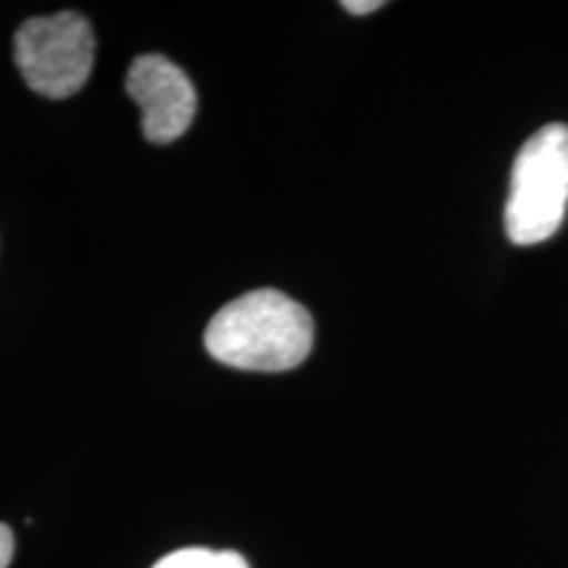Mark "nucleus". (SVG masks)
<instances>
[{
    "mask_svg": "<svg viewBox=\"0 0 568 568\" xmlns=\"http://www.w3.org/2000/svg\"><path fill=\"white\" fill-rule=\"evenodd\" d=\"M382 0H345L343 9L355 13V17H364V13H372V11H379L382 9Z\"/></svg>",
    "mask_w": 568,
    "mask_h": 568,
    "instance_id": "0eeeda50",
    "label": "nucleus"
},
{
    "mask_svg": "<svg viewBox=\"0 0 568 568\" xmlns=\"http://www.w3.org/2000/svg\"><path fill=\"white\" fill-rule=\"evenodd\" d=\"M153 568H247V560L234 550L184 548L161 558Z\"/></svg>",
    "mask_w": 568,
    "mask_h": 568,
    "instance_id": "39448f33",
    "label": "nucleus"
},
{
    "mask_svg": "<svg viewBox=\"0 0 568 568\" xmlns=\"http://www.w3.org/2000/svg\"><path fill=\"white\" fill-rule=\"evenodd\" d=\"M126 92L142 111V132L166 145L182 138L195 119L197 95L187 74L163 55H140L126 71Z\"/></svg>",
    "mask_w": 568,
    "mask_h": 568,
    "instance_id": "20e7f679",
    "label": "nucleus"
},
{
    "mask_svg": "<svg viewBox=\"0 0 568 568\" xmlns=\"http://www.w3.org/2000/svg\"><path fill=\"white\" fill-rule=\"evenodd\" d=\"M568 209V126L548 124L524 142L510 172L506 232L510 243L537 245L560 230Z\"/></svg>",
    "mask_w": 568,
    "mask_h": 568,
    "instance_id": "f03ea898",
    "label": "nucleus"
},
{
    "mask_svg": "<svg viewBox=\"0 0 568 568\" xmlns=\"http://www.w3.org/2000/svg\"><path fill=\"white\" fill-rule=\"evenodd\" d=\"M314 347V318L280 290H253L226 303L205 329V351L240 372H290Z\"/></svg>",
    "mask_w": 568,
    "mask_h": 568,
    "instance_id": "f257e3e1",
    "label": "nucleus"
},
{
    "mask_svg": "<svg viewBox=\"0 0 568 568\" xmlns=\"http://www.w3.org/2000/svg\"><path fill=\"white\" fill-rule=\"evenodd\" d=\"M13 548H17V542H13V531L6 527V524H0V568L11 566Z\"/></svg>",
    "mask_w": 568,
    "mask_h": 568,
    "instance_id": "423d86ee",
    "label": "nucleus"
},
{
    "mask_svg": "<svg viewBox=\"0 0 568 568\" xmlns=\"http://www.w3.org/2000/svg\"><path fill=\"white\" fill-rule=\"evenodd\" d=\"M13 59L30 90L61 101L90 80L95 34L90 21L74 11L30 19L13 38Z\"/></svg>",
    "mask_w": 568,
    "mask_h": 568,
    "instance_id": "7ed1b4c3",
    "label": "nucleus"
}]
</instances>
